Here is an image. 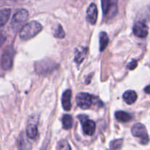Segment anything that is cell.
I'll list each match as a JSON object with an SVG mask.
<instances>
[{
	"label": "cell",
	"mask_w": 150,
	"mask_h": 150,
	"mask_svg": "<svg viewBox=\"0 0 150 150\" xmlns=\"http://www.w3.org/2000/svg\"><path fill=\"white\" fill-rule=\"evenodd\" d=\"M42 29V25L38 21H31L24 25L20 31V38L27 40L36 36Z\"/></svg>",
	"instance_id": "6da1fadb"
},
{
	"label": "cell",
	"mask_w": 150,
	"mask_h": 150,
	"mask_svg": "<svg viewBox=\"0 0 150 150\" xmlns=\"http://www.w3.org/2000/svg\"><path fill=\"white\" fill-rule=\"evenodd\" d=\"M98 7H97L96 4L92 3L86 10V21L91 24H95L97 19H98Z\"/></svg>",
	"instance_id": "9c48e42d"
},
{
	"label": "cell",
	"mask_w": 150,
	"mask_h": 150,
	"mask_svg": "<svg viewBox=\"0 0 150 150\" xmlns=\"http://www.w3.org/2000/svg\"><path fill=\"white\" fill-rule=\"evenodd\" d=\"M109 42V38L106 32H102L100 35V51H103L108 45Z\"/></svg>",
	"instance_id": "e0dca14e"
},
{
	"label": "cell",
	"mask_w": 150,
	"mask_h": 150,
	"mask_svg": "<svg viewBox=\"0 0 150 150\" xmlns=\"http://www.w3.org/2000/svg\"><path fill=\"white\" fill-rule=\"evenodd\" d=\"M38 133V127L35 123H30L27 125L26 130V134L28 138L31 139H34L37 137Z\"/></svg>",
	"instance_id": "9a60e30c"
},
{
	"label": "cell",
	"mask_w": 150,
	"mask_h": 150,
	"mask_svg": "<svg viewBox=\"0 0 150 150\" xmlns=\"http://www.w3.org/2000/svg\"><path fill=\"white\" fill-rule=\"evenodd\" d=\"M137 65H138L137 60L133 59L128 63V64L127 65V68L128 69V70H134L136 67H137Z\"/></svg>",
	"instance_id": "603a6c76"
},
{
	"label": "cell",
	"mask_w": 150,
	"mask_h": 150,
	"mask_svg": "<svg viewBox=\"0 0 150 150\" xmlns=\"http://www.w3.org/2000/svg\"><path fill=\"white\" fill-rule=\"evenodd\" d=\"M54 37L57 38H59V39H63L65 37V32L61 25H58L57 26V29L54 32Z\"/></svg>",
	"instance_id": "44dd1931"
},
{
	"label": "cell",
	"mask_w": 150,
	"mask_h": 150,
	"mask_svg": "<svg viewBox=\"0 0 150 150\" xmlns=\"http://www.w3.org/2000/svg\"><path fill=\"white\" fill-rule=\"evenodd\" d=\"M62 125L64 129L65 130H69L72 127L73 124V119L71 115L70 114H64L62 117Z\"/></svg>",
	"instance_id": "d6986e66"
},
{
	"label": "cell",
	"mask_w": 150,
	"mask_h": 150,
	"mask_svg": "<svg viewBox=\"0 0 150 150\" xmlns=\"http://www.w3.org/2000/svg\"><path fill=\"white\" fill-rule=\"evenodd\" d=\"M131 133L133 136L141 139L142 144H146L149 142V139L148 136L146 127L142 123H136L132 127Z\"/></svg>",
	"instance_id": "5b68a950"
},
{
	"label": "cell",
	"mask_w": 150,
	"mask_h": 150,
	"mask_svg": "<svg viewBox=\"0 0 150 150\" xmlns=\"http://www.w3.org/2000/svg\"><path fill=\"white\" fill-rule=\"evenodd\" d=\"M144 92L147 94H150V85H148L144 89Z\"/></svg>",
	"instance_id": "cb8c5ba5"
},
{
	"label": "cell",
	"mask_w": 150,
	"mask_h": 150,
	"mask_svg": "<svg viewBox=\"0 0 150 150\" xmlns=\"http://www.w3.org/2000/svg\"><path fill=\"white\" fill-rule=\"evenodd\" d=\"M115 117L116 119L121 122H127L132 120V116L125 111H117L115 113Z\"/></svg>",
	"instance_id": "2e32d148"
},
{
	"label": "cell",
	"mask_w": 150,
	"mask_h": 150,
	"mask_svg": "<svg viewBox=\"0 0 150 150\" xmlns=\"http://www.w3.org/2000/svg\"><path fill=\"white\" fill-rule=\"evenodd\" d=\"M137 94L133 90L126 91L123 95V100L126 103L129 104V105L134 103L137 100Z\"/></svg>",
	"instance_id": "5bb4252c"
},
{
	"label": "cell",
	"mask_w": 150,
	"mask_h": 150,
	"mask_svg": "<svg viewBox=\"0 0 150 150\" xmlns=\"http://www.w3.org/2000/svg\"><path fill=\"white\" fill-rule=\"evenodd\" d=\"M87 55V48L86 47H81L76 50L75 54V62L78 64H80L84 60Z\"/></svg>",
	"instance_id": "4fadbf2b"
},
{
	"label": "cell",
	"mask_w": 150,
	"mask_h": 150,
	"mask_svg": "<svg viewBox=\"0 0 150 150\" xmlns=\"http://www.w3.org/2000/svg\"><path fill=\"white\" fill-rule=\"evenodd\" d=\"M58 150H71V147L67 141L62 140L59 143Z\"/></svg>",
	"instance_id": "7402d4cb"
},
{
	"label": "cell",
	"mask_w": 150,
	"mask_h": 150,
	"mask_svg": "<svg viewBox=\"0 0 150 150\" xmlns=\"http://www.w3.org/2000/svg\"><path fill=\"white\" fill-rule=\"evenodd\" d=\"M15 55V50L12 45L7 47L4 50L1 57V67L4 70H9L13 66V57Z\"/></svg>",
	"instance_id": "8992f818"
},
{
	"label": "cell",
	"mask_w": 150,
	"mask_h": 150,
	"mask_svg": "<svg viewBox=\"0 0 150 150\" xmlns=\"http://www.w3.org/2000/svg\"><path fill=\"white\" fill-rule=\"evenodd\" d=\"M81 124L83 125V131L85 134L87 136H92L94 134L95 131V127H96L95 122L87 119Z\"/></svg>",
	"instance_id": "8fae6325"
},
{
	"label": "cell",
	"mask_w": 150,
	"mask_h": 150,
	"mask_svg": "<svg viewBox=\"0 0 150 150\" xmlns=\"http://www.w3.org/2000/svg\"><path fill=\"white\" fill-rule=\"evenodd\" d=\"M57 67L58 65L57 63L49 59L40 60L39 62H37L35 64V67L37 73L42 76H46V75L50 74L54 70H56Z\"/></svg>",
	"instance_id": "3957f363"
},
{
	"label": "cell",
	"mask_w": 150,
	"mask_h": 150,
	"mask_svg": "<svg viewBox=\"0 0 150 150\" xmlns=\"http://www.w3.org/2000/svg\"><path fill=\"white\" fill-rule=\"evenodd\" d=\"M123 144V140L122 139H117L113 142H111L110 144V147L111 150H120Z\"/></svg>",
	"instance_id": "ffe728a7"
},
{
	"label": "cell",
	"mask_w": 150,
	"mask_h": 150,
	"mask_svg": "<svg viewBox=\"0 0 150 150\" xmlns=\"http://www.w3.org/2000/svg\"><path fill=\"white\" fill-rule=\"evenodd\" d=\"M118 0H101L104 17L112 18L118 11Z\"/></svg>",
	"instance_id": "277c9868"
},
{
	"label": "cell",
	"mask_w": 150,
	"mask_h": 150,
	"mask_svg": "<svg viewBox=\"0 0 150 150\" xmlns=\"http://www.w3.org/2000/svg\"><path fill=\"white\" fill-rule=\"evenodd\" d=\"M76 103L82 109H88L92 105V96L88 93L81 92L76 96Z\"/></svg>",
	"instance_id": "52a82bcc"
},
{
	"label": "cell",
	"mask_w": 150,
	"mask_h": 150,
	"mask_svg": "<svg viewBox=\"0 0 150 150\" xmlns=\"http://www.w3.org/2000/svg\"><path fill=\"white\" fill-rule=\"evenodd\" d=\"M133 32L136 37L140 38H146L149 33V28L144 22L138 21L134 24Z\"/></svg>",
	"instance_id": "ba28073f"
},
{
	"label": "cell",
	"mask_w": 150,
	"mask_h": 150,
	"mask_svg": "<svg viewBox=\"0 0 150 150\" xmlns=\"http://www.w3.org/2000/svg\"><path fill=\"white\" fill-rule=\"evenodd\" d=\"M71 97L72 92L70 89H67L62 94V105L65 111H70L71 109Z\"/></svg>",
	"instance_id": "30bf717a"
},
{
	"label": "cell",
	"mask_w": 150,
	"mask_h": 150,
	"mask_svg": "<svg viewBox=\"0 0 150 150\" xmlns=\"http://www.w3.org/2000/svg\"><path fill=\"white\" fill-rule=\"evenodd\" d=\"M24 133H21L19 135L18 139V145L19 150H29L31 147V144L28 141Z\"/></svg>",
	"instance_id": "7c38bea8"
},
{
	"label": "cell",
	"mask_w": 150,
	"mask_h": 150,
	"mask_svg": "<svg viewBox=\"0 0 150 150\" xmlns=\"http://www.w3.org/2000/svg\"><path fill=\"white\" fill-rule=\"evenodd\" d=\"M28 18H29V13L26 10L20 9L16 11L12 18L11 23H10L12 29L15 32L21 30L22 28L24 26V23L27 21Z\"/></svg>",
	"instance_id": "7a4b0ae2"
},
{
	"label": "cell",
	"mask_w": 150,
	"mask_h": 150,
	"mask_svg": "<svg viewBox=\"0 0 150 150\" xmlns=\"http://www.w3.org/2000/svg\"><path fill=\"white\" fill-rule=\"evenodd\" d=\"M10 9L9 8H4L1 10L0 13V23H1V26H3L7 21H8L9 18L10 16Z\"/></svg>",
	"instance_id": "ac0fdd59"
}]
</instances>
